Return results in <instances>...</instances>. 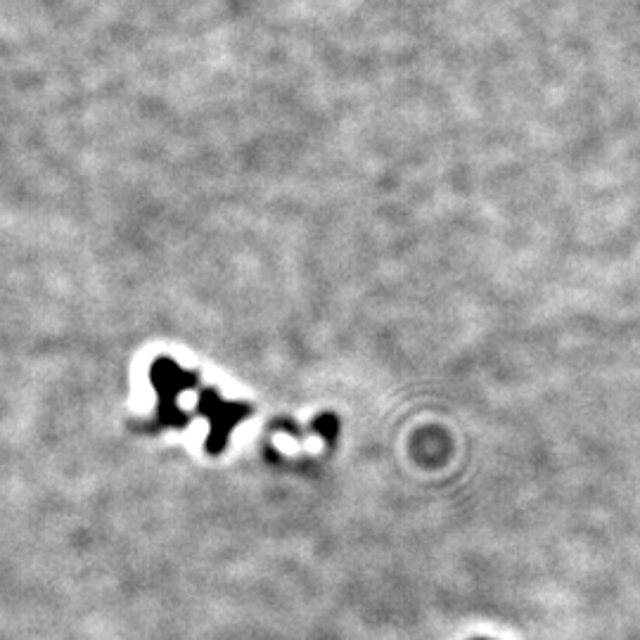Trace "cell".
Instances as JSON below:
<instances>
[]
</instances>
